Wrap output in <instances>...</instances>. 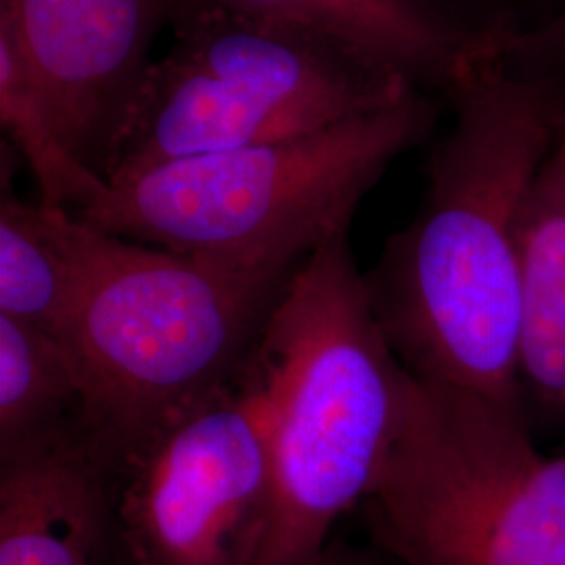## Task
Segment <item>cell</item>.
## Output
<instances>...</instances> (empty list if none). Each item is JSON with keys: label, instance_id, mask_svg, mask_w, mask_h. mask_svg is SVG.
Returning <instances> with one entry per match:
<instances>
[{"label": "cell", "instance_id": "cell-18", "mask_svg": "<svg viewBox=\"0 0 565 565\" xmlns=\"http://www.w3.org/2000/svg\"><path fill=\"white\" fill-rule=\"evenodd\" d=\"M562 2H564V11H565V0H562Z\"/></svg>", "mask_w": 565, "mask_h": 565}, {"label": "cell", "instance_id": "cell-16", "mask_svg": "<svg viewBox=\"0 0 565 565\" xmlns=\"http://www.w3.org/2000/svg\"><path fill=\"white\" fill-rule=\"evenodd\" d=\"M520 42L525 51L543 60H565V11L557 20L551 21L543 32H520Z\"/></svg>", "mask_w": 565, "mask_h": 565}, {"label": "cell", "instance_id": "cell-11", "mask_svg": "<svg viewBox=\"0 0 565 565\" xmlns=\"http://www.w3.org/2000/svg\"><path fill=\"white\" fill-rule=\"evenodd\" d=\"M520 385L527 408L565 424V132L520 223Z\"/></svg>", "mask_w": 565, "mask_h": 565}, {"label": "cell", "instance_id": "cell-12", "mask_svg": "<svg viewBox=\"0 0 565 565\" xmlns=\"http://www.w3.org/2000/svg\"><path fill=\"white\" fill-rule=\"evenodd\" d=\"M81 218L46 202L0 205V315L65 342L81 294Z\"/></svg>", "mask_w": 565, "mask_h": 565}, {"label": "cell", "instance_id": "cell-14", "mask_svg": "<svg viewBox=\"0 0 565 565\" xmlns=\"http://www.w3.org/2000/svg\"><path fill=\"white\" fill-rule=\"evenodd\" d=\"M0 118L4 132L41 184L42 202L78 212L105 179L90 172L67 151L60 126L32 81L18 51L0 34Z\"/></svg>", "mask_w": 565, "mask_h": 565}, {"label": "cell", "instance_id": "cell-3", "mask_svg": "<svg viewBox=\"0 0 565 565\" xmlns=\"http://www.w3.org/2000/svg\"><path fill=\"white\" fill-rule=\"evenodd\" d=\"M275 390L273 515L258 565H298L369 499L408 371L375 319L348 233L294 268L260 342Z\"/></svg>", "mask_w": 565, "mask_h": 565}, {"label": "cell", "instance_id": "cell-17", "mask_svg": "<svg viewBox=\"0 0 565 565\" xmlns=\"http://www.w3.org/2000/svg\"><path fill=\"white\" fill-rule=\"evenodd\" d=\"M427 2H431L434 7H438L440 11H445V13H448L450 18H455V20L461 21V18L455 13V7H457V2H461V0H427ZM461 23H465V21H461ZM465 25H469V23H465ZM471 28V25H469Z\"/></svg>", "mask_w": 565, "mask_h": 565}, {"label": "cell", "instance_id": "cell-9", "mask_svg": "<svg viewBox=\"0 0 565 565\" xmlns=\"http://www.w3.org/2000/svg\"><path fill=\"white\" fill-rule=\"evenodd\" d=\"M0 565H137L88 436L0 463Z\"/></svg>", "mask_w": 565, "mask_h": 565}, {"label": "cell", "instance_id": "cell-13", "mask_svg": "<svg viewBox=\"0 0 565 565\" xmlns=\"http://www.w3.org/2000/svg\"><path fill=\"white\" fill-rule=\"evenodd\" d=\"M81 436L86 403L70 348L0 315V463Z\"/></svg>", "mask_w": 565, "mask_h": 565}, {"label": "cell", "instance_id": "cell-7", "mask_svg": "<svg viewBox=\"0 0 565 565\" xmlns=\"http://www.w3.org/2000/svg\"><path fill=\"white\" fill-rule=\"evenodd\" d=\"M275 390L260 345L109 465L137 565H258L273 515Z\"/></svg>", "mask_w": 565, "mask_h": 565}, {"label": "cell", "instance_id": "cell-5", "mask_svg": "<svg viewBox=\"0 0 565 565\" xmlns=\"http://www.w3.org/2000/svg\"><path fill=\"white\" fill-rule=\"evenodd\" d=\"M109 181L158 163L303 137L403 102L413 82L302 25L174 0Z\"/></svg>", "mask_w": 565, "mask_h": 565}, {"label": "cell", "instance_id": "cell-2", "mask_svg": "<svg viewBox=\"0 0 565 565\" xmlns=\"http://www.w3.org/2000/svg\"><path fill=\"white\" fill-rule=\"evenodd\" d=\"M436 120L424 90L285 141L158 163L107 181L76 214L107 235L228 273L289 277L348 233L364 195Z\"/></svg>", "mask_w": 565, "mask_h": 565}, {"label": "cell", "instance_id": "cell-6", "mask_svg": "<svg viewBox=\"0 0 565 565\" xmlns=\"http://www.w3.org/2000/svg\"><path fill=\"white\" fill-rule=\"evenodd\" d=\"M363 507L403 565H565V452L536 446L522 408L413 373Z\"/></svg>", "mask_w": 565, "mask_h": 565}, {"label": "cell", "instance_id": "cell-4", "mask_svg": "<svg viewBox=\"0 0 565 565\" xmlns=\"http://www.w3.org/2000/svg\"><path fill=\"white\" fill-rule=\"evenodd\" d=\"M81 224V294L63 343L88 443L114 465L249 363L289 277L228 273Z\"/></svg>", "mask_w": 565, "mask_h": 565}, {"label": "cell", "instance_id": "cell-10", "mask_svg": "<svg viewBox=\"0 0 565 565\" xmlns=\"http://www.w3.org/2000/svg\"><path fill=\"white\" fill-rule=\"evenodd\" d=\"M302 25L404 76L448 88L484 28H469L427 0H216Z\"/></svg>", "mask_w": 565, "mask_h": 565}, {"label": "cell", "instance_id": "cell-8", "mask_svg": "<svg viewBox=\"0 0 565 565\" xmlns=\"http://www.w3.org/2000/svg\"><path fill=\"white\" fill-rule=\"evenodd\" d=\"M174 0H0V34L60 126L67 151L109 181Z\"/></svg>", "mask_w": 565, "mask_h": 565}, {"label": "cell", "instance_id": "cell-1", "mask_svg": "<svg viewBox=\"0 0 565 565\" xmlns=\"http://www.w3.org/2000/svg\"><path fill=\"white\" fill-rule=\"evenodd\" d=\"M492 21L446 88L455 121L427 163L419 212L364 275L408 373L524 408L520 223L565 132V84Z\"/></svg>", "mask_w": 565, "mask_h": 565}, {"label": "cell", "instance_id": "cell-15", "mask_svg": "<svg viewBox=\"0 0 565 565\" xmlns=\"http://www.w3.org/2000/svg\"><path fill=\"white\" fill-rule=\"evenodd\" d=\"M298 565H403L385 548L373 543L371 545H352L343 541H327V545L317 551L312 557Z\"/></svg>", "mask_w": 565, "mask_h": 565}]
</instances>
